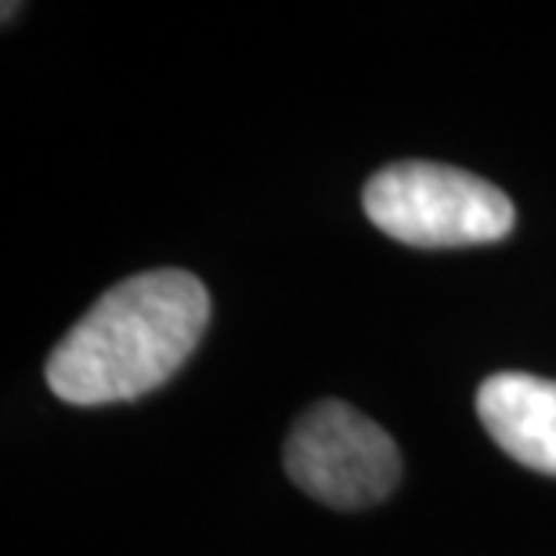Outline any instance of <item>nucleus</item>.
Instances as JSON below:
<instances>
[{
  "label": "nucleus",
  "mask_w": 556,
  "mask_h": 556,
  "mask_svg": "<svg viewBox=\"0 0 556 556\" xmlns=\"http://www.w3.org/2000/svg\"><path fill=\"white\" fill-rule=\"evenodd\" d=\"M210 326L195 275L160 268L124 278L65 332L48 358V387L70 405L135 402L192 358Z\"/></svg>",
  "instance_id": "nucleus-1"
},
{
  "label": "nucleus",
  "mask_w": 556,
  "mask_h": 556,
  "mask_svg": "<svg viewBox=\"0 0 556 556\" xmlns=\"http://www.w3.org/2000/svg\"><path fill=\"white\" fill-rule=\"evenodd\" d=\"M365 217L383 236L416 250H463L503 242L517 210L503 188L459 166L405 160L369 177L362 188Z\"/></svg>",
  "instance_id": "nucleus-2"
},
{
  "label": "nucleus",
  "mask_w": 556,
  "mask_h": 556,
  "mask_svg": "<svg viewBox=\"0 0 556 556\" xmlns=\"http://www.w3.org/2000/svg\"><path fill=\"white\" fill-rule=\"evenodd\" d=\"M282 459L289 481L332 509L376 506L402 481L394 438L348 402L311 405L289 430Z\"/></svg>",
  "instance_id": "nucleus-3"
},
{
  "label": "nucleus",
  "mask_w": 556,
  "mask_h": 556,
  "mask_svg": "<svg viewBox=\"0 0 556 556\" xmlns=\"http://www.w3.org/2000/svg\"><path fill=\"white\" fill-rule=\"evenodd\" d=\"M477 419L509 459L556 477V380L495 372L477 387Z\"/></svg>",
  "instance_id": "nucleus-4"
}]
</instances>
